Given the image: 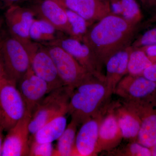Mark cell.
Instances as JSON below:
<instances>
[{
	"mask_svg": "<svg viewBox=\"0 0 156 156\" xmlns=\"http://www.w3.org/2000/svg\"><path fill=\"white\" fill-rule=\"evenodd\" d=\"M136 26L111 13L90 26L82 41L103 65L115 53L130 46Z\"/></svg>",
	"mask_w": 156,
	"mask_h": 156,
	"instance_id": "1",
	"label": "cell"
},
{
	"mask_svg": "<svg viewBox=\"0 0 156 156\" xmlns=\"http://www.w3.org/2000/svg\"><path fill=\"white\" fill-rule=\"evenodd\" d=\"M110 97L105 82L91 77L73 89L68 113L80 126L104 108Z\"/></svg>",
	"mask_w": 156,
	"mask_h": 156,
	"instance_id": "2",
	"label": "cell"
},
{
	"mask_svg": "<svg viewBox=\"0 0 156 156\" xmlns=\"http://www.w3.org/2000/svg\"><path fill=\"white\" fill-rule=\"evenodd\" d=\"M73 90L63 86L53 90L42 99L31 115L29 123L30 135L56 117L68 113L70 96Z\"/></svg>",
	"mask_w": 156,
	"mask_h": 156,
	"instance_id": "3",
	"label": "cell"
},
{
	"mask_svg": "<svg viewBox=\"0 0 156 156\" xmlns=\"http://www.w3.org/2000/svg\"><path fill=\"white\" fill-rule=\"evenodd\" d=\"M27 108L15 81L0 77V125L8 131L25 115Z\"/></svg>",
	"mask_w": 156,
	"mask_h": 156,
	"instance_id": "4",
	"label": "cell"
},
{
	"mask_svg": "<svg viewBox=\"0 0 156 156\" xmlns=\"http://www.w3.org/2000/svg\"><path fill=\"white\" fill-rule=\"evenodd\" d=\"M1 50L5 74L17 83L30 68L26 48L9 33L2 32Z\"/></svg>",
	"mask_w": 156,
	"mask_h": 156,
	"instance_id": "5",
	"label": "cell"
},
{
	"mask_svg": "<svg viewBox=\"0 0 156 156\" xmlns=\"http://www.w3.org/2000/svg\"><path fill=\"white\" fill-rule=\"evenodd\" d=\"M114 94L122 98L123 102L156 105V83L143 76L126 75L117 85Z\"/></svg>",
	"mask_w": 156,
	"mask_h": 156,
	"instance_id": "6",
	"label": "cell"
},
{
	"mask_svg": "<svg viewBox=\"0 0 156 156\" xmlns=\"http://www.w3.org/2000/svg\"><path fill=\"white\" fill-rule=\"evenodd\" d=\"M43 45L53 59L64 86L73 90L79 84L93 76L71 55L59 46Z\"/></svg>",
	"mask_w": 156,
	"mask_h": 156,
	"instance_id": "7",
	"label": "cell"
},
{
	"mask_svg": "<svg viewBox=\"0 0 156 156\" xmlns=\"http://www.w3.org/2000/svg\"><path fill=\"white\" fill-rule=\"evenodd\" d=\"M45 44L59 46L71 55L90 74L105 82V75L102 73L103 65L84 42L62 34L55 41Z\"/></svg>",
	"mask_w": 156,
	"mask_h": 156,
	"instance_id": "8",
	"label": "cell"
},
{
	"mask_svg": "<svg viewBox=\"0 0 156 156\" xmlns=\"http://www.w3.org/2000/svg\"><path fill=\"white\" fill-rule=\"evenodd\" d=\"M23 45L28 52L30 68L34 73L46 81L53 90L64 86L53 59L44 45L32 41Z\"/></svg>",
	"mask_w": 156,
	"mask_h": 156,
	"instance_id": "9",
	"label": "cell"
},
{
	"mask_svg": "<svg viewBox=\"0 0 156 156\" xmlns=\"http://www.w3.org/2000/svg\"><path fill=\"white\" fill-rule=\"evenodd\" d=\"M108 105L81 124L80 128L77 132L72 156L97 155L99 125Z\"/></svg>",
	"mask_w": 156,
	"mask_h": 156,
	"instance_id": "10",
	"label": "cell"
},
{
	"mask_svg": "<svg viewBox=\"0 0 156 156\" xmlns=\"http://www.w3.org/2000/svg\"><path fill=\"white\" fill-rule=\"evenodd\" d=\"M31 114L27 111L21 119L7 131L4 139L2 156H29L30 134L29 123Z\"/></svg>",
	"mask_w": 156,
	"mask_h": 156,
	"instance_id": "11",
	"label": "cell"
},
{
	"mask_svg": "<svg viewBox=\"0 0 156 156\" xmlns=\"http://www.w3.org/2000/svg\"><path fill=\"white\" fill-rule=\"evenodd\" d=\"M4 16L8 33L11 36L23 44L31 41L30 30L36 18L31 9L20 5L13 6L6 10Z\"/></svg>",
	"mask_w": 156,
	"mask_h": 156,
	"instance_id": "12",
	"label": "cell"
},
{
	"mask_svg": "<svg viewBox=\"0 0 156 156\" xmlns=\"http://www.w3.org/2000/svg\"><path fill=\"white\" fill-rule=\"evenodd\" d=\"M17 87L25 102L27 111L31 114L42 99L53 91L50 85L36 75L31 68L17 82Z\"/></svg>",
	"mask_w": 156,
	"mask_h": 156,
	"instance_id": "13",
	"label": "cell"
},
{
	"mask_svg": "<svg viewBox=\"0 0 156 156\" xmlns=\"http://www.w3.org/2000/svg\"><path fill=\"white\" fill-rule=\"evenodd\" d=\"M28 6L36 17L44 20L59 31L69 35V26L64 6L58 0H44L30 2Z\"/></svg>",
	"mask_w": 156,
	"mask_h": 156,
	"instance_id": "14",
	"label": "cell"
},
{
	"mask_svg": "<svg viewBox=\"0 0 156 156\" xmlns=\"http://www.w3.org/2000/svg\"><path fill=\"white\" fill-rule=\"evenodd\" d=\"M115 104L108 105L101 121L98 141V153L114 149L123 139L115 112Z\"/></svg>",
	"mask_w": 156,
	"mask_h": 156,
	"instance_id": "15",
	"label": "cell"
},
{
	"mask_svg": "<svg viewBox=\"0 0 156 156\" xmlns=\"http://www.w3.org/2000/svg\"><path fill=\"white\" fill-rule=\"evenodd\" d=\"M139 116L141 121L136 141L151 148L156 143V105L142 106L135 104L123 102Z\"/></svg>",
	"mask_w": 156,
	"mask_h": 156,
	"instance_id": "16",
	"label": "cell"
},
{
	"mask_svg": "<svg viewBox=\"0 0 156 156\" xmlns=\"http://www.w3.org/2000/svg\"><path fill=\"white\" fill-rule=\"evenodd\" d=\"M66 9L93 24L112 13L109 0H58Z\"/></svg>",
	"mask_w": 156,
	"mask_h": 156,
	"instance_id": "17",
	"label": "cell"
},
{
	"mask_svg": "<svg viewBox=\"0 0 156 156\" xmlns=\"http://www.w3.org/2000/svg\"><path fill=\"white\" fill-rule=\"evenodd\" d=\"M132 50V47L130 46L118 51L111 56L105 64V83L111 96L114 94L119 82L128 74V58Z\"/></svg>",
	"mask_w": 156,
	"mask_h": 156,
	"instance_id": "18",
	"label": "cell"
},
{
	"mask_svg": "<svg viewBox=\"0 0 156 156\" xmlns=\"http://www.w3.org/2000/svg\"><path fill=\"white\" fill-rule=\"evenodd\" d=\"M115 110L123 138L136 141L141 125L139 116L124 105L115 104Z\"/></svg>",
	"mask_w": 156,
	"mask_h": 156,
	"instance_id": "19",
	"label": "cell"
},
{
	"mask_svg": "<svg viewBox=\"0 0 156 156\" xmlns=\"http://www.w3.org/2000/svg\"><path fill=\"white\" fill-rule=\"evenodd\" d=\"M66 115L58 116L49 121L35 133L30 136V141L40 143H53L57 140L67 127Z\"/></svg>",
	"mask_w": 156,
	"mask_h": 156,
	"instance_id": "20",
	"label": "cell"
},
{
	"mask_svg": "<svg viewBox=\"0 0 156 156\" xmlns=\"http://www.w3.org/2000/svg\"><path fill=\"white\" fill-rule=\"evenodd\" d=\"M63 34L48 21L36 17L31 26L29 37L32 41L45 44L55 41Z\"/></svg>",
	"mask_w": 156,
	"mask_h": 156,
	"instance_id": "21",
	"label": "cell"
},
{
	"mask_svg": "<svg viewBox=\"0 0 156 156\" xmlns=\"http://www.w3.org/2000/svg\"><path fill=\"white\" fill-rule=\"evenodd\" d=\"M78 126L75 121L71 120L64 132L57 140L53 156H72Z\"/></svg>",
	"mask_w": 156,
	"mask_h": 156,
	"instance_id": "22",
	"label": "cell"
},
{
	"mask_svg": "<svg viewBox=\"0 0 156 156\" xmlns=\"http://www.w3.org/2000/svg\"><path fill=\"white\" fill-rule=\"evenodd\" d=\"M152 63L143 50L132 48L128 58V74L142 76L144 71Z\"/></svg>",
	"mask_w": 156,
	"mask_h": 156,
	"instance_id": "23",
	"label": "cell"
},
{
	"mask_svg": "<svg viewBox=\"0 0 156 156\" xmlns=\"http://www.w3.org/2000/svg\"><path fill=\"white\" fill-rule=\"evenodd\" d=\"M65 8L69 26V36L82 41L83 37L92 24L76 12Z\"/></svg>",
	"mask_w": 156,
	"mask_h": 156,
	"instance_id": "24",
	"label": "cell"
},
{
	"mask_svg": "<svg viewBox=\"0 0 156 156\" xmlns=\"http://www.w3.org/2000/svg\"><path fill=\"white\" fill-rule=\"evenodd\" d=\"M120 2L122 10L121 17L136 25L142 19V15L136 0H120Z\"/></svg>",
	"mask_w": 156,
	"mask_h": 156,
	"instance_id": "25",
	"label": "cell"
},
{
	"mask_svg": "<svg viewBox=\"0 0 156 156\" xmlns=\"http://www.w3.org/2000/svg\"><path fill=\"white\" fill-rule=\"evenodd\" d=\"M117 156H151V149L146 147L136 141H130L125 147L116 153Z\"/></svg>",
	"mask_w": 156,
	"mask_h": 156,
	"instance_id": "26",
	"label": "cell"
},
{
	"mask_svg": "<svg viewBox=\"0 0 156 156\" xmlns=\"http://www.w3.org/2000/svg\"><path fill=\"white\" fill-rule=\"evenodd\" d=\"M29 156H53L54 148L52 143H40L29 141Z\"/></svg>",
	"mask_w": 156,
	"mask_h": 156,
	"instance_id": "27",
	"label": "cell"
},
{
	"mask_svg": "<svg viewBox=\"0 0 156 156\" xmlns=\"http://www.w3.org/2000/svg\"><path fill=\"white\" fill-rule=\"evenodd\" d=\"M156 45V28L147 31L132 44L131 47L140 48Z\"/></svg>",
	"mask_w": 156,
	"mask_h": 156,
	"instance_id": "28",
	"label": "cell"
},
{
	"mask_svg": "<svg viewBox=\"0 0 156 156\" xmlns=\"http://www.w3.org/2000/svg\"><path fill=\"white\" fill-rule=\"evenodd\" d=\"M142 76L148 80L156 83V62L149 66L144 71Z\"/></svg>",
	"mask_w": 156,
	"mask_h": 156,
	"instance_id": "29",
	"label": "cell"
},
{
	"mask_svg": "<svg viewBox=\"0 0 156 156\" xmlns=\"http://www.w3.org/2000/svg\"><path fill=\"white\" fill-rule=\"evenodd\" d=\"M27 0H0V11L5 10L10 7L27 2Z\"/></svg>",
	"mask_w": 156,
	"mask_h": 156,
	"instance_id": "30",
	"label": "cell"
},
{
	"mask_svg": "<svg viewBox=\"0 0 156 156\" xmlns=\"http://www.w3.org/2000/svg\"><path fill=\"white\" fill-rule=\"evenodd\" d=\"M144 51L152 63L156 62V45L140 48Z\"/></svg>",
	"mask_w": 156,
	"mask_h": 156,
	"instance_id": "31",
	"label": "cell"
},
{
	"mask_svg": "<svg viewBox=\"0 0 156 156\" xmlns=\"http://www.w3.org/2000/svg\"><path fill=\"white\" fill-rule=\"evenodd\" d=\"M145 9H150L156 7V0H140Z\"/></svg>",
	"mask_w": 156,
	"mask_h": 156,
	"instance_id": "32",
	"label": "cell"
},
{
	"mask_svg": "<svg viewBox=\"0 0 156 156\" xmlns=\"http://www.w3.org/2000/svg\"><path fill=\"white\" fill-rule=\"evenodd\" d=\"M4 131H5L2 126L0 125V156L2 155L3 143H4V139H5L4 135Z\"/></svg>",
	"mask_w": 156,
	"mask_h": 156,
	"instance_id": "33",
	"label": "cell"
},
{
	"mask_svg": "<svg viewBox=\"0 0 156 156\" xmlns=\"http://www.w3.org/2000/svg\"><path fill=\"white\" fill-rule=\"evenodd\" d=\"M1 33H2V32H0V77L5 74V70H4V65H3L2 58V54H1Z\"/></svg>",
	"mask_w": 156,
	"mask_h": 156,
	"instance_id": "34",
	"label": "cell"
},
{
	"mask_svg": "<svg viewBox=\"0 0 156 156\" xmlns=\"http://www.w3.org/2000/svg\"><path fill=\"white\" fill-rule=\"evenodd\" d=\"M152 152V156H156V143L155 145L151 148Z\"/></svg>",
	"mask_w": 156,
	"mask_h": 156,
	"instance_id": "35",
	"label": "cell"
},
{
	"mask_svg": "<svg viewBox=\"0 0 156 156\" xmlns=\"http://www.w3.org/2000/svg\"><path fill=\"white\" fill-rule=\"evenodd\" d=\"M44 1V0H27V2H34V1Z\"/></svg>",
	"mask_w": 156,
	"mask_h": 156,
	"instance_id": "36",
	"label": "cell"
},
{
	"mask_svg": "<svg viewBox=\"0 0 156 156\" xmlns=\"http://www.w3.org/2000/svg\"><path fill=\"white\" fill-rule=\"evenodd\" d=\"M154 19L155 20H156V14H155V15L154 17Z\"/></svg>",
	"mask_w": 156,
	"mask_h": 156,
	"instance_id": "37",
	"label": "cell"
},
{
	"mask_svg": "<svg viewBox=\"0 0 156 156\" xmlns=\"http://www.w3.org/2000/svg\"><path fill=\"white\" fill-rule=\"evenodd\" d=\"M102 1H106V0H102Z\"/></svg>",
	"mask_w": 156,
	"mask_h": 156,
	"instance_id": "38",
	"label": "cell"
}]
</instances>
